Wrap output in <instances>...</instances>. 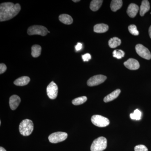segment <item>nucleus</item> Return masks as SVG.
Returning a JSON list of instances; mask_svg holds the SVG:
<instances>
[{"label": "nucleus", "mask_w": 151, "mask_h": 151, "mask_svg": "<svg viewBox=\"0 0 151 151\" xmlns=\"http://www.w3.org/2000/svg\"><path fill=\"white\" fill-rule=\"evenodd\" d=\"M21 10L19 4L11 2L2 3L0 5V21L9 20L16 16Z\"/></svg>", "instance_id": "f257e3e1"}, {"label": "nucleus", "mask_w": 151, "mask_h": 151, "mask_svg": "<svg viewBox=\"0 0 151 151\" xmlns=\"http://www.w3.org/2000/svg\"><path fill=\"white\" fill-rule=\"evenodd\" d=\"M34 129L33 122L29 119H24L19 126L20 133L24 136H28L32 133Z\"/></svg>", "instance_id": "f03ea898"}, {"label": "nucleus", "mask_w": 151, "mask_h": 151, "mask_svg": "<svg viewBox=\"0 0 151 151\" xmlns=\"http://www.w3.org/2000/svg\"><path fill=\"white\" fill-rule=\"evenodd\" d=\"M107 147V139L104 137H101L93 141L90 150L91 151H103L106 149Z\"/></svg>", "instance_id": "7ed1b4c3"}, {"label": "nucleus", "mask_w": 151, "mask_h": 151, "mask_svg": "<svg viewBox=\"0 0 151 151\" xmlns=\"http://www.w3.org/2000/svg\"><path fill=\"white\" fill-rule=\"evenodd\" d=\"M48 33L47 29L45 27L41 25H34L30 27L27 30L29 35H40L45 36Z\"/></svg>", "instance_id": "20e7f679"}, {"label": "nucleus", "mask_w": 151, "mask_h": 151, "mask_svg": "<svg viewBox=\"0 0 151 151\" xmlns=\"http://www.w3.org/2000/svg\"><path fill=\"white\" fill-rule=\"evenodd\" d=\"M91 122L94 125L99 127H106L110 124L109 119L100 115H96L92 116Z\"/></svg>", "instance_id": "39448f33"}, {"label": "nucleus", "mask_w": 151, "mask_h": 151, "mask_svg": "<svg viewBox=\"0 0 151 151\" xmlns=\"http://www.w3.org/2000/svg\"><path fill=\"white\" fill-rule=\"evenodd\" d=\"M67 137L68 134L65 132H57L50 135L48 139L50 142L55 144L65 140Z\"/></svg>", "instance_id": "423d86ee"}, {"label": "nucleus", "mask_w": 151, "mask_h": 151, "mask_svg": "<svg viewBox=\"0 0 151 151\" xmlns=\"http://www.w3.org/2000/svg\"><path fill=\"white\" fill-rule=\"evenodd\" d=\"M137 53L144 59L150 60L151 58V54L148 49L142 44L137 45L135 47Z\"/></svg>", "instance_id": "0eeeda50"}, {"label": "nucleus", "mask_w": 151, "mask_h": 151, "mask_svg": "<svg viewBox=\"0 0 151 151\" xmlns=\"http://www.w3.org/2000/svg\"><path fill=\"white\" fill-rule=\"evenodd\" d=\"M46 91L49 98L54 100L57 97L58 86L54 81H51L47 87Z\"/></svg>", "instance_id": "6e6552de"}, {"label": "nucleus", "mask_w": 151, "mask_h": 151, "mask_svg": "<svg viewBox=\"0 0 151 151\" xmlns=\"http://www.w3.org/2000/svg\"><path fill=\"white\" fill-rule=\"evenodd\" d=\"M107 79V77L103 75L94 76L87 81V84L89 86H97L103 83Z\"/></svg>", "instance_id": "1a4fd4ad"}, {"label": "nucleus", "mask_w": 151, "mask_h": 151, "mask_svg": "<svg viewBox=\"0 0 151 151\" xmlns=\"http://www.w3.org/2000/svg\"><path fill=\"white\" fill-rule=\"evenodd\" d=\"M124 65L128 69L132 70H137L140 67V64L137 60L129 58L124 63Z\"/></svg>", "instance_id": "9d476101"}, {"label": "nucleus", "mask_w": 151, "mask_h": 151, "mask_svg": "<svg viewBox=\"0 0 151 151\" xmlns=\"http://www.w3.org/2000/svg\"><path fill=\"white\" fill-rule=\"evenodd\" d=\"M21 102V99L18 95H13L10 97L9 105L12 110H15L18 107Z\"/></svg>", "instance_id": "9b49d317"}, {"label": "nucleus", "mask_w": 151, "mask_h": 151, "mask_svg": "<svg viewBox=\"0 0 151 151\" xmlns=\"http://www.w3.org/2000/svg\"><path fill=\"white\" fill-rule=\"evenodd\" d=\"M139 10V7L134 4H130L128 7L127 13L129 16L131 18H134L137 15Z\"/></svg>", "instance_id": "f8f14e48"}, {"label": "nucleus", "mask_w": 151, "mask_h": 151, "mask_svg": "<svg viewBox=\"0 0 151 151\" xmlns=\"http://www.w3.org/2000/svg\"><path fill=\"white\" fill-rule=\"evenodd\" d=\"M121 92V90L120 89H116L115 91L111 92V94L105 96L104 98V102L107 103L115 100L119 96Z\"/></svg>", "instance_id": "ddd939ff"}, {"label": "nucleus", "mask_w": 151, "mask_h": 151, "mask_svg": "<svg viewBox=\"0 0 151 151\" xmlns=\"http://www.w3.org/2000/svg\"><path fill=\"white\" fill-rule=\"evenodd\" d=\"M30 81V79L28 76H22L14 81V84L18 86H25L29 84Z\"/></svg>", "instance_id": "4468645a"}, {"label": "nucleus", "mask_w": 151, "mask_h": 151, "mask_svg": "<svg viewBox=\"0 0 151 151\" xmlns=\"http://www.w3.org/2000/svg\"><path fill=\"white\" fill-rule=\"evenodd\" d=\"M150 4L147 0L142 1L140 9V15L142 17L144 16L145 14L150 9Z\"/></svg>", "instance_id": "2eb2a0df"}, {"label": "nucleus", "mask_w": 151, "mask_h": 151, "mask_svg": "<svg viewBox=\"0 0 151 151\" xmlns=\"http://www.w3.org/2000/svg\"><path fill=\"white\" fill-rule=\"evenodd\" d=\"M109 29L108 25L105 24H99L94 25V31L98 33H102L106 32Z\"/></svg>", "instance_id": "dca6fc26"}, {"label": "nucleus", "mask_w": 151, "mask_h": 151, "mask_svg": "<svg viewBox=\"0 0 151 151\" xmlns=\"http://www.w3.org/2000/svg\"><path fill=\"white\" fill-rule=\"evenodd\" d=\"M59 19L61 22L65 24H71L73 22V19L71 17L67 14L60 15Z\"/></svg>", "instance_id": "f3484780"}, {"label": "nucleus", "mask_w": 151, "mask_h": 151, "mask_svg": "<svg viewBox=\"0 0 151 151\" xmlns=\"http://www.w3.org/2000/svg\"><path fill=\"white\" fill-rule=\"evenodd\" d=\"M123 5L122 0H113L111 1V8L113 12H116L121 8Z\"/></svg>", "instance_id": "a211bd4d"}, {"label": "nucleus", "mask_w": 151, "mask_h": 151, "mask_svg": "<svg viewBox=\"0 0 151 151\" xmlns=\"http://www.w3.org/2000/svg\"><path fill=\"white\" fill-rule=\"evenodd\" d=\"M103 3L102 0H93L90 3V9L93 12H96L99 9Z\"/></svg>", "instance_id": "6ab92c4d"}, {"label": "nucleus", "mask_w": 151, "mask_h": 151, "mask_svg": "<svg viewBox=\"0 0 151 151\" xmlns=\"http://www.w3.org/2000/svg\"><path fill=\"white\" fill-rule=\"evenodd\" d=\"M31 55L34 58H37L40 55L42 48L40 45H35L32 47Z\"/></svg>", "instance_id": "aec40b11"}, {"label": "nucleus", "mask_w": 151, "mask_h": 151, "mask_svg": "<svg viewBox=\"0 0 151 151\" xmlns=\"http://www.w3.org/2000/svg\"><path fill=\"white\" fill-rule=\"evenodd\" d=\"M121 40L119 38L114 37L111 38L108 42L109 46L111 48H115L121 44Z\"/></svg>", "instance_id": "412c9836"}, {"label": "nucleus", "mask_w": 151, "mask_h": 151, "mask_svg": "<svg viewBox=\"0 0 151 151\" xmlns=\"http://www.w3.org/2000/svg\"><path fill=\"white\" fill-rule=\"evenodd\" d=\"M87 100V98L86 96H82L74 99L72 100V103L74 105H80L86 102Z\"/></svg>", "instance_id": "4be33fe9"}, {"label": "nucleus", "mask_w": 151, "mask_h": 151, "mask_svg": "<svg viewBox=\"0 0 151 151\" xmlns=\"http://www.w3.org/2000/svg\"><path fill=\"white\" fill-rule=\"evenodd\" d=\"M142 116V113L139 110L136 109L134 111V113L130 114V118L132 120H140Z\"/></svg>", "instance_id": "5701e85b"}, {"label": "nucleus", "mask_w": 151, "mask_h": 151, "mask_svg": "<svg viewBox=\"0 0 151 151\" xmlns=\"http://www.w3.org/2000/svg\"><path fill=\"white\" fill-rule=\"evenodd\" d=\"M113 57L120 59L124 57L125 52L122 50H115L113 51Z\"/></svg>", "instance_id": "b1692460"}, {"label": "nucleus", "mask_w": 151, "mask_h": 151, "mask_svg": "<svg viewBox=\"0 0 151 151\" xmlns=\"http://www.w3.org/2000/svg\"><path fill=\"white\" fill-rule=\"evenodd\" d=\"M129 32L133 35L137 36L139 35V32L137 29V27L135 25L132 24L129 26L128 27Z\"/></svg>", "instance_id": "393cba45"}, {"label": "nucleus", "mask_w": 151, "mask_h": 151, "mask_svg": "<svg viewBox=\"0 0 151 151\" xmlns=\"http://www.w3.org/2000/svg\"><path fill=\"white\" fill-rule=\"evenodd\" d=\"M135 151H148L147 148L144 145H138L134 148Z\"/></svg>", "instance_id": "a878e982"}, {"label": "nucleus", "mask_w": 151, "mask_h": 151, "mask_svg": "<svg viewBox=\"0 0 151 151\" xmlns=\"http://www.w3.org/2000/svg\"><path fill=\"white\" fill-rule=\"evenodd\" d=\"M82 59L84 62L88 61L91 59V56L90 54L87 53L82 55Z\"/></svg>", "instance_id": "bb28decb"}, {"label": "nucleus", "mask_w": 151, "mask_h": 151, "mask_svg": "<svg viewBox=\"0 0 151 151\" xmlns=\"http://www.w3.org/2000/svg\"><path fill=\"white\" fill-rule=\"evenodd\" d=\"M7 69L6 66L4 63H1L0 64V73L1 74L4 73Z\"/></svg>", "instance_id": "cd10ccee"}, {"label": "nucleus", "mask_w": 151, "mask_h": 151, "mask_svg": "<svg viewBox=\"0 0 151 151\" xmlns=\"http://www.w3.org/2000/svg\"><path fill=\"white\" fill-rule=\"evenodd\" d=\"M82 48V44L80 42H78L75 46V49L76 51H80Z\"/></svg>", "instance_id": "c85d7f7f"}, {"label": "nucleus", "mask_w": 151, "mask_h": 151, "mask_svg": "<svg viewBox=\"0 0 151 151\" xmlns=\"http://www.w3.org/2000/svg\"><path fill=\"white\" fill-rule=\"evenodd\" d=\"M149 35H150V37L151 38V26L150 27V28H149Z\"/></svg>", "instance_id": "c756f323"}, {"label": "nucleus", "mask_w": 151, "mask_h": 151, "mask_svg": "<svg viewBox=\"0 0 151 151\" xmlns=\"http://www.w3.org/2000/svg\"><path fill=\"white\" fill-rule=\"evenodd\" d=\"M0 151H6V150L4 148L2 147H0Z\"/></svg>", "instance_id": "7c9ffc66"}, {"label": "nucleus", "mask_w": 151, "mask_h": 151, "mask_svg": "<svg viewBox=\"0 0 151 151\" xmlns=\"http://www.w3.org/2000/svg\"><path fill=\"white\" fill-rule=\"evenodd\" d=\"M80 1V0H73V1L74 2H79Z\"/></svg>", "instance_id": "2f4dec72"}, {"label": "nucleus", "mask_w": 151, "mask_h": 151, "mask_svg": "<svg viewBox=\"0 0 151 151\" xmlns=\"http://www.w3.org/2000/svg\"><path fill=\"white\" fill-rule=\"evenodd\" d=\"M48 33H50V32L48 31Z\"/></svg>", "instance_id": "473e14b6"}]
</instances>
